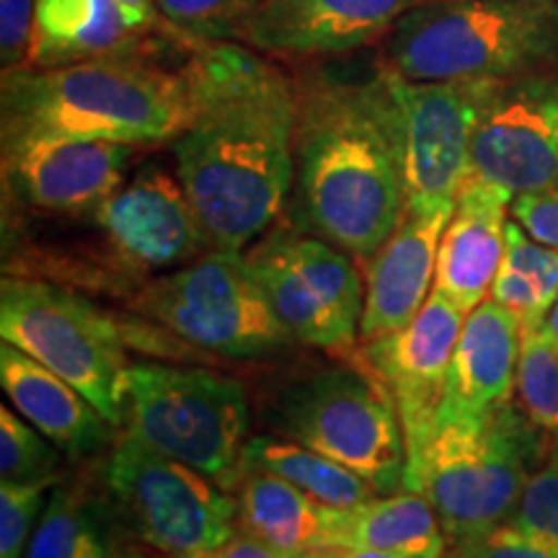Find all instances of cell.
Listing matches in <instances>:
<instances>
[{
  "mask_svg": "<svg viewBox=\"0 0 558 558\" xmlns=\"http://www.w3.org/2000/svg\"><path fill=\"white\" fill-rule=\"evenodd\" d=\"M50 486H54L50 481H37V484L3 481L0 484V558L26 556Z\"/></svg>",
  "mask_w": 558,
  "mask_h": 558,
  "instance_id": "obj_32",
  "label": "cell"
},
{
  "mask_svg": "<svg viewBox=\"0 0 558 558\" xmlns=\"http://www.w3.org/2000/svg\"><path fill=\"white\" fill-rule=\"evenodd\" d=\"M512 218L535 241L558 248V186L538 194H520L512 202Z\"/></svg>",
  "mask_w": 558,
  "mask_h": 558,
  "instance_id": "obj_35",
  "label": "cell"
},
{
  "mask_svg": "<svg viewBox=\"0 0 558 558\" xmlns=\"http://www.w3.org/2000/svg\"><path fill=\"white\" fill-rule=\"evenodd\" d=\"M239 497V530L292 556L326 548L329 507L318 505L290 481L246 465Z\"/></svg>",
  "mask_w": 558,
  "mask_h": 558,
  "instance_id": "obj_25",
  "label": "cell"
},
{
  "mask_svg": "<svg viewBox=\"0 0 558 558\" xmlns=\"http://www.w3.org/2000/svg\"><path fill=\"white\" fill-rule=\"evenodd\" d=\"M386 73L409 202H456L494 81H407L388 65Z\"/></svg>",
  "mask_w": 558,
  "mask_h": 558,
  "instance_id": "obj_12",
  "label": "cell"
},
{
  "mask_svg": "<svg viewBox=\"0 0 558 558\" xmlns=\"http://www.w3.org/2000/svg\"><path fill=\"white\" fill-rule=\"evenodd\" d=\"M300 558H414L403 554H388V550H373V548H347V546H329L311 550Z\"/></svg>",
  "mask_w": 558,
  "mask_h": 558,
  "instance_id": "obj_37",
  "label": "cell"
},
{
  "mask_svg": "<svg viewBox=\"0 0 558 558\" xmlns=\"http://www.w3.org/2000/svg\"><path fill=\"white\" fill-rule=\"evenodd\" d=\"M295 90V226L367 262L409 202L386 65L360 81L311 70Z\"/></svg>",
  "mask_w": 558,
  "mask_h": 558,
  "instance_id": "obj_2",
  "label": "cell"
},
{
  "mask_svg": "<svg viewBox=\"0 0 558 558\" xmlns=\"http://www.w3.org/2000/svg\"><path fill=\"white\" fill-rule=\"evenodd\" d=\"M246 259L298 344L331 354L354 352L365 311L357 259L298 226H271Z\"/></svg>",
  "mask_w": 558,
  "mask_h": 558,
  "instance_id": "obj_11",
  "label": "cell"
},
{
  "mask_svg": "<svg viewBox=\"0 0 558 558\" xmlns=\"http://www.w3.org/2000/svg\"><path fill=\"white\" fill-rule=\"evenodd\" d=\"M207 558H300V556H292L288 550H279L275 546H269V543H264L259 538H254V535H246L239 530L226 546H220L213 556Z\"/></svg>",
  "mask_w": 558,
  "mask_h": 558,
  "instance_id": "obj_36",
  "label": "cell"
},
{
  "mask_svg": "<svg viewBox=\"0 0 558 558\" xmlns=\"http://www.w3.org/2000/svg\"><path fill=\"white\" fill-rule=\"evenodd\" d=\"M0 386L11 407L68 458H96L114 439V424L73 383L9 341L0 344Z\"/></svg>",
  "mask_w": 558,
  "mask_h": 558,
  "instance_id": "obj_21",
  "label": "cell"
},
{
  "mask_svg": "<svg viewBox=\"0 0 558 558\" xmlns=\"http://www.w3.org/2000/svg\"><path fill=\"white\" fill-rule=\"evenodd\" d=\"M37 13L34 0H0V52L3 73L32 68Z\"/></svg>",
  "mask_w": 558,
  "mask_h": 558,
  "instance_id": "obj_34",
  "label": "cell"
},
{
  "mask_svg": "<svg viewBox=\"0 0 558 558\" xmlns=\"http://www.w3.org/2000/svg\"><path fill=\"white\" fill-rule=\"evenodd\" d=\"M132 308L220 357L259 360L295 341L243 251L209 248L199 259L150 279L135 292Z\"/></svg>",
  "mask_w": 558,
  "mask_h": 558,
  "instance_id": "obj_9",
  "label": "cell"
},
{
  "mask_svg": "<svg viewBox=\"0 0 558 558\" xmlns=\"http://www.w3.org/2000/svg\"><path fill=\"white\" fill-rule=\"evenodd\" d=\"M469 177L538 194L558 186V65L494 81L471 145Z\"/></svg>",
  "mask_w": 558,
  "mask_h": 558,
  "instance_id": "obj_13",
  "label": "cell"
},
{
  "mask_svg": "<svg viewBox=\"0 0 558 558\" xmlns=\"http://www.w3.org/2000/svg\"><path fill=\"white\" fill-rule=\"evenodd\" d=\"M501 267L518 275L550 313L558 298V248L535 241L518 220L507 222V246Z\"/></svg>",
  "mask_w": 558,
  "mask_h": 558,
  "instance_id": "obj_30",
  "label": "cell"
},
{
  "mask_svg": "<svg viewBox=\"0 0 558 558\" xmlns=\"http://www.w3.org/2000/svg\"><path fill=\"white\" fill-rule=\"evenodd\" d=\"M251 407L243 383L205 367L135 362L124 373L122 435L192 465L235 494L246 471Z\"/></svg>",
  "mask_w": 558,
  "mask_h": 558,
  "instance_id": "obj_6",
  "label": "cell"
},
{
  "mask_svg": "<svg viewBox=\"0 0 558 558\" xmlns=\"http://www.w3.org/2000/svg\"><path fill=\"white\" fill-rule=\"evenodd\" d=\"M329 546L373 548L414 558H445L448 535L439 525L429 499L403 488L396 494H378L357 507H329L326 548Z\"/></svg>",
  "mask_w": 558,
  "mask_h": 558,
  "instance_id": "obj_23",
  "label": "cell"
},
{
  "mask_svg": "<svg viewBox=\"0 0 558 558\" xmlns=\"http://www.w3.org/2000/svg\"><path fill=\"white\" fill-rule=\"evenodd\" d=\"M407 81H505L558 65V0H429L380 41Z\"/></svg>",
  "mask_w": 558,
  "mask_h": 558,
  "instance_id": "obj_4",
  "label": "cell"
},
{
  "mask_svg": "<svg viewBox=\"0 0 558 558\" xmlns=\"http://www.w3.org/2000/svg\"><path fill=\"white\" fill-rule=\"evenodd\" d=\"M518 403L530 422L558 442V344L543 326L522 329L518 362Z\"/></svg>",
  "mask_w": 558,
  "mask_h": 558,
  "instance_id": "obj_27",
  "label": "cell"
},
{
  "mask_svg": "<svg viewBox=\"0 0 558 558\" xmlns=\"http://www.w3.org/2000/svg\"><path fill=\"white\" fill-rule=\"evenodd\" d=\"M456 202H407L390 239L365 262L360 341L399 331L416 318L435 288L437 251Z\"/></svg>",
  "mask_w": 558,
  "mask_h": 558,
  "instance_id": "obj_18",
  "label": "cell"
},
{
  "mask_svg": "<svg viewBox=\"0 0 558 558\" xmlns=\"http://www.w3.org/2000/svg\"><path fill=\"white\" fill-rule=\"evenodd\" d=\"M429 0H264L235 41L275 60L344 58L380 45L409 11Z\"/></svg>",
  "mask_w": 558,
  "mask_h": 558,
  "instance_id": "obj_17",
  "label": "cell"
},
{
  "mask_svg": "<svg viewBox=\"0 0 558 558\" xmlns=\"http://www.w3.org/2000/svg\"><path fill=\"white\" fill-rule=\"evenodd\" d=\"M543 331H546V337L554 341V344H558V298L554 303V308H550L546 324H543Z\"/></svg>",
  "mask_w": 558,
  "mask_h": 558,
  "instance_id": "obj_39",
  "label": "cell"
},
{
  "mask_svg": "<svg viewBox=\"0 0 558 558\" xmlns=\"http://www.w3.org/2000/svg\"><path fill=\"white\" fill-rule=\"evenodd\" d=\"M192 111L171 140L209 248L243 251L275 226L295 181V75L241 41L186 60Z\"/></svg>",
  "mask_w": 558,
  "mask_h": 558,
  "instance_id": "obj_1",
  "label": "cell"
},
{
  "mask_svg": "<svg viewBox=\"0 0 558 558\" xmlns=\"http://www.w3.org/2000/svg\"><path fill=\"white\" fill-rule=\"evenodd\" d=\"M90 215L114 262L135 275L179 269L209 248L184 184L160 166L124 181Z\"/></svg>",
  "mask_w": 558,
  "mask_h": 558,
  "instance_id": "obj_14",
  "label": "cell"
},
{
  "mask_svg": "<svg viewBox=\"0 0 558 558\" xmlns=\"http://www.w3.org/2000/svg\"><path fill=\"white\" fill-rule=\"evenodd\" d=\"M124 558H207L239 533V497L205 473L120 435L101 469Z\"/></svg>",
  "mask_w": 558,
  "mask_h": 558,
  "instance_id": "obj_7",
  "label": "cell"
},
{
  "mask_svg": "<svg viewBox=\"0 0 558 558\" xmlns=\"http://www.w3.org/2000/svg\"><path fill=\"white\" fill-rule=\"evenodd\" d=\"M550 439L518 401L484 424H439L409 456L407 488L435 507L448 548L478 541L512 520Z\"/></svg>",
  "mask_w": 558,
  "mask_h": 558,
  "instance_id": "obj_5",
  "label": "cell"
},
{
  "mask_svg": "<svg viewBox=\"0 0 558 558\" xmlns=\"http://www.w3.org/2000/svg\"><path fill=\"white\" fill-rule=\"evenodd\" d=\"M24 558H124L122 527L104 484L58 481Z\"/></svg>",
  "mask_w": 558,
  "mask_h": 558,
  "instance_id": "obj_24",
  "label": "cell"
},
{
  "mask_svg": "<svg viewBox=\"0 0 558 558\" xmlns=\"http://www.w3.org/2000/svg\"><path fill=\"white\" fill-rule=\"evenodd\" d=\"M509 525L558 546V442H550L530 476Z\"/></svg>",
  "mask_w": 558,
  "mask_h": 558,
  "instance_id": "obj_31",
  "label": "cell"
},
{
  "mask_svg": "<svg viewBox=\"0 0 558 558\" xmlns=\"http://www.w3.org/2000/svg\"><path fill=\"white\" fill-rule=\"evenodd\" d=\"M192 111L186 62L148 50L3 73V135L37 132L124 145L171 143Z\"/></svg>",
  "mask_w": 558,
  "mask_h": 558,
  "instance_id": "obj_3",
  "label": "cell"
},
{
  "mask_svg": "<svg viewBox=\"0 0 558 558\" xmlns=\"http://www.w3.org/2000/svg\"><path fill=\"white\" fill-rule=\"evenodd\" d=\"M465 316L469 313L432 290L424 308L403 329L360 341V367L380 383L399 411L407 456H414L432 432Z\"/></svg>",
  "mask_w": 558,
  "mask_h": 558,
  "instance_id": "obj_16",
  "label": "cell"
},
{
  "mask_svg": "<svg viewBox=\"0 0 558 558\" xmlns=\"http://www.w3.org/2000/svg\"><path fill=\"white\" fill-rule=\"evenodd\" d=\"M264 0H156V9L166 24L186 39L235 41L241 24Z\"/></svg>",
  "mask_w": 558,
  "mask_h": 558,
  "instance_id": "obj_29",
  "label": "cell"
},
{
  "mask_svg": "<svg viewBox=\"0 0 558 558\" xmlns=\"http://www.w3.org/2000/svg\"><path fill=\"white\" fill-rule=\"evenodd\" d=\"M445 558H558V546L507 522L484 538L448 548Z\"/></svg>",
  "mask_w": 558,
  "mask_h": 558,
  "instance_id": "obj_33",
  "label": "cell"
},
{
  "mask_svg": "<svg viewBox=\"0 0 558 558\" xmlns=\"http://www.w3.org/2000/svg\"><path fill=\"white\" fill-rule=\"evenodd\" d=\"M520 341L522 324L518 316L501 308L497 300H484L478 308H473L460 329L432 427H476L494 411L514 401Z\"/></svg>",
  "mask_w": 558,
  "mask_h": 558,
  "instance_id": "obj_19",
  "label": "cell"
},
{
  "mask_svg": "<svg viewBox=\"0 0 558 558\" xmlns=\"http://www.w3.org/2000/svg\"><path fill=\"white\" fill-rule=\"evenodd\" d=\"M0 337L73 383L120 427L128 349L117 320L86 295L45 279L5 275L0 282Z\"/></svg>",
  "mask_w": 558,
  "mask_h": 558,
  "instance_id": "obj_10",
  "label": "cell"
},
{
  "mask_svg": "<svg viewBox=\"0 0 558 558\" xmlns=\"http://www.w3.org/2000/svg\"><path fill=\"white\" fill-rule=\"evenodd\" d=\"M34 13L32 68L145 50L143 34L150 26L120 0H34Z\"/></svg>",
  "mask_w": 558,
  "mask_h": 558,
  "instance_id": "obj_22",
  "label": "cell"
},
{
  "mask_svg": "<svg viewBox=\"0 0 558 558\" xmlns=\"http://www.w3.org/2000/svg\"><path fill=\"white\" fill-rule=\"evenodd\" d=\"M514 194L492 181L469 177L458 192L450 222L437 251L435 292L471 313L492 295L505 259L507 213Z\"/></svg>",
  "mask_w": 558,
  "mask_h": 558,
  "instance_id": "obj_20",
  "label": "cell"
},
{
  "mask_svg": "<svg viewBox=\"0 0 558 558\" xmlns=\"http://www.w3.org/2000/svg\"><path fill=\"white\" fill-rule=\"evenodd\" d=\"M62 452L58 445L37 427H32L9 403L0 407V476L19 484L50 481L58 484L62 471Z\"/></svg>",
  "mask_w": 558,
  "mask_h": 558,
  "instance_id": "obj_28",
  "label": "cell"
},
{
  "mask_svg": "<svg viewBox=\"0 0 558 558\" xmlns=\"http://www.w3.org/2000/svg\"><path fill=\"white\" fill-rule=\"evenodd\" d=\"M120 3L128 9L130 13H135L137 19L143 21H153L156 19V0H120Z\"/></svg>",
  "mask_w": 558,
  "mask_h": 558,
  "instance_id": "obj_38",
  "label": "cell"
},
{
  "mask_svg": "<svg viewBox=\"0 0 558 558\" xmlns=\"http://www.w3.org/2000/svg\"><path fill=\"white\" fill-rule=\"evenodd\" d=\"M246 465H256L290 481L318 505L331 509L357 507L362 501L378 497V492L354 471L288 437H251L246 445Z\"/></svg>",
  "mask_w": 558,
  "mask_h": 558,
  "instance_id": "obj_26",
  "label": "cell"
},
{
  "mask_svg": "<svg viewBox=\"0 0 558 558\" xmlns=\"http://www.w3.org/2000/svg\"><path fill=\"white\" fill-rule=\"evenodd\" d=\"M135 148L109 140L11 132L3 135L5 190L39 213H94L124 184Z\"/></svg>",
  "mask_w": 558,
  "mask_h": 558,
  "instance_id": "obj_15",
  "label": "cell"
},
{
  "mask_svg": "<svg viewBox=\"0 0 558 558\" xmlns=\"http://www.w3.org/2000/svg\"><path fill=\"white\" fill-rule=\"evenodd\" d=\"M269 424L344 465L378 494L407 488V437L390 396L367 369L329 367L292 380L275 399Z\"/></svg>",
  "mask_w": 558,
  "mask_h": 558,
  "instance_id": "obj_8",
  "label": "cell"
}]
</instances>
